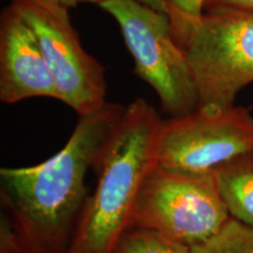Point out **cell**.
I'll list each match as a JSON object with an SVG mask.
<instances>
[{"instance_id": "1", "label": "cell", "mask_w": 253, "mask_h": 253, "mask_svg": "<svg viewBox=\"0 0 253 253\" xmlns=\"http://www.w3.org/2000/svg\"><path fill=\"white\" fill-rule=\"evenodd\" d=\"M125 109L106 102L79 116L67 143L48 160L0 170L1 219L24 253H68L91 194L87 173Z\"/></svg>"}, {"instance_id": "2", "label": "cell", "mask_w": 253, "mask_h": 253, "mask_svg": "<svg viewBox=\"0 0 253 253\" xmlns=\"http://www.w3.org/2000/svg\"><path fill=\"white\" fill-rule=\"evenodd\" d=\"M162 122L143 99L126 107L93 169L96 186L68 253H113L120 237L130 229L142 183L157 164Z\"/></svg>"}, {"instance_id": "3", "label": "cell", "mask_w": 253, "mask_h": 253, "mask_svg": "<svg viewBox=\"0 0 253 253\" xmlns=\"http://www.w3.org/2000/svg\"><path fill=\"white\" fill-rule=\"evenodd\" d=\"M172 38L188 59L199 107L233 106L253 82V12L207 9L189 15L169 7Z\"/></svg>"}, {"instance_id": "4", "label": "cell", "mask_w": 253, "mask_h": 253, "mask_svg": "<svg viewBox=\"0 0 253 253\" xmlns=\"http://www.w3.org/2000/svg\"><path fill=\"white\" fill-rule=\"evenodd\" d=\"M230 218L213 169L188 171L156 164L142 183L130 229L153 230L192 246L216 235Z\"/></svg>"}, {"instance_id": "5", "label": "cell", "mask_w": 253, "mask_h": 253, "mask_svg": "<svg viewBox=\"0 0 253 253\" xmlns=\"http://www.w3.org/2000/svg\"><path fill=\"white\" fill-rule=\"evenodd\" d=\"M99 6L119 24L136 75L156 91L162 112L181 118L198 109L194 73L173 40L169 13L136 0H103Z\"/></svg>"}, {"instance_id": "6", "label": "cell", "mask_w": 253, "mask_h": 253, "mask_svg": "<svg viewBox=\"0 0 253 253\" xmlns=\"http://www.w3.org/2000/svg\"><path fill=\"white\" fill-rule=\"evenodd\" d=\"M11 5L36 33L54 78L58 100L79 116L106 103L104 69L82 47L68 8L40 0H12Z\"/></svg>"}, {"instance_id": "7", "label": "cell", "mask_w": 253, "mask_h": 253, "mask_svg": "<svg viewBox=\"0 0 253 253\" xmlns=\"http://www.w3.org/2000/svg\"><path fill=\"white\" fill-rule=\"evenodd\" d=\"M253 149V118L230 106L198 107L181 118L163 120L157 144L158 166L208 171Z\"/></svg>"}, {"instance_id": "8", "label": "cell", "mask_w": 253, "mask_h": 253, "mask_svg": "<svg viewBox=\"0 0 253 253\" xmlns=\"http://www.w3.org/2000/svg\"><path fill=\"white\" fill-rule=\"evenodd\" d=\"M30 97L58 100V90L36 33L9 5L0 15V100L13 104Z\"/></svg>"}, {"instance_id": "9", "label": "cell", "mask_w": 253, "mask_h": 253, "mask_svg": "<svg viewBox=\"0 0 253 253\" xmlns=\"http://www.w3.org/2000/svg\"><path fill=\"white\" fill-rule=\"evenodd\" d=\"M213 170L230 216L253 226V149L219 164Z\"/></svg>"}, {"instance_id": "10", "label": "cell", "mask_w": 253, "mask_h": 253, "mask_svg": "<svg viewBox=\"0 0 253 253\" xmlns=\"http://www.w3.org/2000/svg\"><path fill=\"white\" fill-rule=\"evenodd\" d=\"M113 253H192L184 243L153 230L131 227L116 243Z\"/></svg>"}, {"instance_id": "11", "label": "cell", "mask_w": 253, "mask_h": 253, "mask_svg": "<svg viewBox=\"0 0 253 253\" xmlns=\"http://www.w3.org/2000/svg\"><path fill=\"white\" fill-rule=\"evenodd\" d=\"M190 248L192 253H253V226L231 217L216 235Z\"/></svg>"}, {"instance_id": "12", "label": "cell", "mask_w": 253, "mask_h": 253, "mask_svg": "<svg viewBox=\"0 0 253 253\" xmlns=\"http://www.w3.org/2000/svg\"><path fill=\"white\" fill-rule=\"evenodd\" d=\"M207 9H233L253 12V0H204L203 11Z\"/></svg>"}, {"instance_id": "13", "label": "cell", "mask_w": 253, "mask_h": 253, "mask_svg": "<svg viewBox=\"0 0 253 253\" xmlns=\"http://www.w3.org/2000/svg\"><path fill=\"white\" fill-rule=\"evenodd\" d=\"M0 253H24L5 220H0Z\"/></svg>"}, {"instance_id": "14", "label": "cell", "mask_w": 253, "mask_h": 253, "mask_svg": "<svg viewBox=\"0 0 253 253\" xmlns=\"http://www.w3.org/2000/svg\"><path fill=\"white\" fill-rule=\"evenodd\" d=\"M169 7H173L189 15H201L204 0H168Z\"/></svg>"}, {"instance_id": "15", "label": "cell", "mask_w": 253, "mask_h": 253, "mask_svg": "<svg viewBox=\"0 0 253 253\" xmlns=\"http://www.w3.org/2000/svg\"><path fill=\"white\" fill-rule=\"evenodd\" d=\"M40 1L49 2V4H55L59 6H63L66 8H74L80 4H95L100 5L103 0H40Z\"/></svg>"}, {"instance_id": "16", "label": "cell", "mask_w": 253, "mask_h": 253, "mask_svg": "<svg viewBox=\"0 0 253 253\" xmlns=\"http://www.w3.org/2000/svg\"><path fill=\"white\" fill-rule=\"evenodd\" d=\"M136 1L141 2V4L148 6V7L156 9V11L169 13V2H168V0H136Z\"/></svg>"}]
</instances>
